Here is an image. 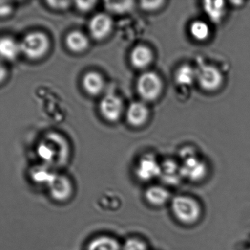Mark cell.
<instances>
[{
    "instance_id": "52a82bcc",
    "label": "cell",
    "mask_w": 250,
    "mask_h": 250,
    "mask_svg": "<svg viewBox=\"0 0 250 250\" xmlns=\"http://www.w3.org/2000/svg\"><path fill=\"white\" fill-rule=\"evenodd\" d=\"M161 164L151 154L141 157L135 167V175L141 182H148L160 179Z\"/></svg>"
},
{
    "instance_id": "7402d4cb",
    "label": "cell",
    "mask_w": 250,
    "mask_h": 250,
    "mask_svg": "<svg viewBox=\"0 0 250 250\" xmlns=\"http://www.w3.org/2000/svg\"><path fill=\"white\" fill-rule=\"evenodd\" d=\"M190 33L197 41H204L209 36L210 29L205 22L195 21L191 24Z\"/></svg>"
},
{
    "instance_id": "8fae6325",
    "label": "cell",
    "mask_w": 250,
    "mask_h": 250,
    "mask_svg": "<svg viewBox=\"0 0 250 250\" xmlns=\"http://www.w3.org/2000/svg\"><path fill=\"white\" fill-rule=\"evenodd\" d=\"M160 179L165 184L168 186H177L182 182L180 165L171 159H167L161 164V173Z\"/></svg>"
},
{
    "instance_id": "ffe728a7",
    "label": "cell",
    "mask_w": 250,
    "mask_h": 250,
    "mask_svg": "<svg viewBox=\"0 0 250 250\" xmlns=\"http://www.w3.org/2000/svg\"><path fill=\"white\" fill-rule=\"evenodd\" d=\"M197 71L189 66H182L175 75L176 82L180 85H190L196 79Z\"/></svg>"
},
{
    "instance_id": "4fadbf2b",
    "label": "cell",
    "mask_w": 250,
    "mask_h": 250,
    "mask_svg": "<svg viewBox=\"0 0 250 250\" xmlns=\"http://www.w3.org/2000/svg\"><path fill=\"white\" fill-rule=\"evenodd\" d=\"M20 54L19 41L7 35L0 37V60L14 61Z\"/></svg>"
},
{
    "instance_id": "3957f363",
    "label": "cell",
    "mask_w": 250,
    "mask_h": 250,
    "mask_svg": "<svg viewBox=\"0 0 250 250\" xmlns=\"http://www.w3.org/2000/svg\"><path fill=\"white\" fill-rule=\"evenodd\" d=\"M21 54L32 61L43 58L51 48V41L42 31H32L25 35L21 41Z\"/></svg>"
},
{
    "instance_id": "9c48e42d",
    "label": "cell",
    "mask_w": 250,
    "mask_h": 250,
    "mask_svg": "<svg viewBox=\"0 0 250 250\" xmlns=\"http://www.w3.org/2000/svg\"><path fill=\"white\" fill-rule=\"evenodd\" d=\"M100 110L104 118L108 121H117L123 114V101L114 94H108L101 100Z\"/></svg>"
},
{
    "instance_id": "4316f807",
    "label": "cell",
    "mask_w": 250,
    "mask_h": 250,
    "mask_svg": "<svg viewBox=\"0 0 250 250\" xmlns=\"http://www.w3.org/2000/svg\"><path fill=\"white\" fill-rule=\"evenodd\" d=\"M46 4L48 7L54 10H66L70 7L71 1H47Z\"/></svg>"
},
{
    "instance_id": "d6986e66",
    "label": "cell",
    "mask_w": 250,
    "mask_h": 250,
    "mask_svg": "<svg viewBox=\"0 0 250 250\" xmlns=\"http://www.w3.org/2000/svg\"><path fill=\"white\" fill-rule=\"evenodd\" d=\"M204 8L210 20L214 23L221 22L226 13V3L224 1H205Z\"/></svg>"
},
{
    "instance_id": "44dd1931",
    "label": "cell",
    "mask_w": 250,
    "mask_h": 250,
    "mask_svg": "<svg viewBox=\"0 0 250 250\" xmlns=\"http://www.w3.org/2000/svg\"><path fill=\"white\" fill-rule=\"evenodd\" d=\"M31 175L33 180L37 183H45L48 186L57 174L53 173L45 166H38L32 170Z\"/></svg>"
},
{
    "instance_id": "e0dca14e",
    "label": "cell",
    "mask_w": 250,
    "mask_h": 250,
    "mask_svg": "<svg viewBox=\"0 0 250 250\" xmlns=\"http://www.w3.org/2000/svg\"><path fill=\"white\" fill-rule=\"evenodd\" d=\"M120 242L113 236H97L88 244L86 250H122Z\"/></svg>"
},
{
    "instance_id": "ba28073f",
    "label": "cell",
    "mask_w": 250,
    "mask_h": 250,
    "mask_svg": "<svg viewBox=\"0 0 250 250\" xmlns=\"http://www.w3.org/2000/svg\"><path fill=\"white\" fill-rule=\"evenodd\" d=\"M196 79L203 89L214 91L221 86L223 76L217 68L212 66H203L197 71Z\"/></svg>"
},
{
    "instance_id": "9a60e30c",
    "label": "cell",
    "mask_w": 250,
    "mask_h": 250,
    "mask_svg": "<svg viewBox=\"0 0 250 250\" xmlns=\"http://www.w3.org/2000/svg\"><path fill=\"white\" fill-rule=\"evenodd\" d=\"M152 60V51L145 45H138L131 52V63L136 68H145L151 63Z\"/></svg>"
},
{
    "instance_id": "ac0fdd59",
    "label": "cell",
    "mask_w": 250,
    "mask_h": 250,
    "mask_svg": "<svg viewBox=\"0 0 250 250\" xmlns=\"http://www.w3.org/2000/svg\"><path fill=\"white\" fill-rule=\"evenodd\" d=\"M65 43L67 48L75 53L82 52L89 46L87 37L77 30L73 31L67 35Z\"/></svg>"
},
{
    "instance_id": "277c9868",
    "label": "cell",
    "mask_w": 250,
    "mask_h": 250,
    "mask_svg": "<svg viewBox=\"0 0 250 250\" xmlns=\"http://www.w3.org/2000/svg\"><path fill=\"white\" fill-rule=\"evenodd\" d=\"M182 163L180 164L182 178L192 182H201L207 174L206 163L195 157L191 151H184Z\"/></svg>"
},
{
    "instance_id": "603a6c76",
    "label": "cell",
    "mask_w": 250,
    "mask_h": 250,
    "mask_svg": "<svg viewBox=\"0 0 250 250\" xmlns=\"http://www.w3.org/2000/svg\"><path fill=\"white\" fill-rule=\"evenodd\" d=\"M105 8L113 13H123L129 11L133 7L134 1H108L105 2Z\"/></svg>"
},
{
    "instance_id": "5b68a950",
    "label": "cell",
    "mask_w": 250,
    "mask_h": 250,
    "mask_svg": "<svg viewBox=\"0 0 250 250\" xmlns=\"http://www.w3.org/2000/svg\"><path fill=\"white\" fill-rule=\"evenodd\" d=\"M163 89V82L157 73L146 72L138 78L137 91L142 99L154 101L158 98Z\"/></svg>"
},
{
    "instance_id": "30bf717a",
    "label": "cell",
    "mask_w": 250,
    "mask_h": 250,
    "mask_svg": "<svg viewBox=\"0 0 250 250\" xmlns=\"http://www.w3.org/2000/svg\"><path fill=\"white\" fill-rule=\"evenodd\" d=\"M112 27V19L105 13L95 15L89 24V32L95 40H102L108 36Z\"/></svg>"
},
{
    "instance_id": "7c38bea8",
    "label": "cell",
    "mask_w": 250,
    "mask_h": 250,
    "mask_svg": "<svg viewBox=\"0 0 250 250\" xmlns=\"http://www.w3.org/2000/svg\"><path fill=\"white\" fill-rule=\"evenodd\" d=\"M144 198L149 205L162 207L171 201V195L168 189L160 185H153L146 189Z\"/></svg>"
},
{
    "instance_id": "484cf974",
    "label": "cell",
    "mask_w": 250,
    "mask_h": 250,
    "mask_svg": "<svg viewBox=\"0 0 250 250\" xmlns=\"http://www.w3.org/2000/svg\"><path fill=\"white\" fill-rule=\"evenodd\" d=\"M164 3V1H142L140 4L143 10L153 11L160 8Z\"/></svg>"
},
{
    "instance_id": "5bb4252c",
    "label": "cell",
    "mask_w": 250,
    "mask_h": 250,
    "mask_svg": "<svg viewBox=\"0 0 250 250\" xmlns=\"http://www.w3.org/2000/svg\"><path fill=\"white\" fill-rule=\"evenodd\" d=\"M148 117V110L142 102H133L129 106L126 112V119L133 126H142Z\"/></svg>"
},
{
    "instance_id": "d4e9b609",
    "label": "cell",
    "mask_w": 250,
    "mask_h": 250,
    "mask_svg": "<svg viewBox=\"0 0 250 250\" xmlns=\"http://www.w3.org/2000/svg\"><path fill=\"white\" fill-rule=\"evenodd\" d=\"M13 3L11 1H0V19H5L13 13Z\"/></svg>"
},
{
    "instance_id": "2e32d148",
    "label": "cell",
    "mask_w": 250,
    "mask_h": 250,
    "mask_svg": "<svg viewBox=\"0 0 250 250\" xmlns=\"http://www.w3.org/2000/svg\"><path fill=\"white\" fill-rule=\"evenodd\" d=\"M83 88L91 95H99L105 86L104 78L97 72H89L83 76L82 80Z\"/></svg>"
},
{
    "instance_id": "f1b7e54d",
    "label": "cell",
    "mask_w": 250,
    "mask_h": 250,
    "mask_svg": "<svg viewBox=\"0 0 250 250\" xmlns=\"http://www.w3.org/2000/svg\"><path fill=\"white\" fill-rule=\"evenodd\" d=\"M8 76V70L2 60H0V85L7 79Z\"/></svg>"
},
{
    "instance_id": "8992f818",
    "label": "cell",
    "mask_w": 250,
    "mask_h": 250,
    "mask_svg": "<svg viewBox=\"0 0 250 250\" xmlns=\"http://www.w3.org/2000/svg\"><path fill=\"white\" fill-rule=\"evenodd\" d=\"M50 196L57 202L69 201L74 192L73 182L67 176L57 174L48 184Z\"/></svg>"
},
{
    "instance_id": "7a4b0ae2",
    "label": "cell",
    "mask_w": 250,
    "mask_h": 250,
    "mask_svg": "<svg viewBox=\"0 0 250 250\" xmlns=\"http://www.w3.org/2000/svg\"><path fill=\"white\" fill-rule=\"evenodd\" d=\"M170 208L176 220L185 226L196 224L202 214L201 204L188 195H179L172 198Z\"/></svg>"
},
{
    "instance_id": "cb8c5ba5",
    "label": "cell",
    "mask_w": 250,
    "mask_h": 250,
    "mask_svg": "<svg viewBox=\"0 0 250 250\" xmlns=\"http://www.w3.org/2000/svg\"><path fill=\"white\" fill-rule=\"evenodd\" d=\"M122 250H148V245L142 239L132 237L126 239Z\"/></svg>"
},
{
    "instance_id": "6da1fadb",
    "label": "cell",
    "mask_w": 250,
    "mask_h": 250,
    "mask_svg": "<svg viewBox=\"0 0 250 250\" xmlns=\"http://www.w3.org/2000/svg\"><path fill=\"white\" fill-rule=\"evenodd\" d=\"M37 154L47 165H64L68 159V145L61 135L50 132L38 142Z\"/></svg>"
},
{
    "instance_id": "83f0119b",
    "label": "cell",
    "mask_w": 250,
    "mask_h": 250,
    "mask_svg": "<svg viewBox=\"0 0 250 250\" xmlns=\"http://www.w3.org/2000/svg\"><path fill=\"white\" fill-rule=\"evenodd\" d=\"M97 4L96 1H76V7L80 11L87 12L92 10Z\"/></svg>"
}]
</instances>
